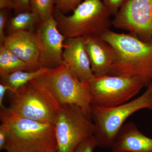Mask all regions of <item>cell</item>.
Segmentation results:
<instances>
[{"mask_svg":"<svg viewBox=\"0 0 152 152\" xmlns=\"http://www.w3.org/2000/svg\"><path fill=\"white\" fill-rule=\"evenodd\" d=\"M8 137V132L7 127L3 124L0 125V150H4Z\"/></svg>","mask_w":152,"mask_h":152,"instance_id":"603a6c76","label":"cell"},{"mask_svg":"<svg viewBox=\"0 0 152 152\" xmlns=\"http://www.w3.org/2000/svg\"><path fill=\"white\" fill-rule=\"evenodd\" d=\"M111 15L102 0H85L71 15H65L55 7L53 13L59 30L66 39L102 37L111 26Z\"/></svg>","mask_w":152,"mask_h":152,"instance_id":"3957f363","label":"cell"},{"mask_svg":"<svg viewBox=\"0 0 152 152\" xmlns=\"http://www.w3.org/2000/svg\"><path fill=\"white\" fill-rule=\"evenodd\" d=\"M40 22V19L37 14L31 11L22 12L11 19L9 31L10 34L21 31L32 32L35 26Z\"/></svg>","mask_w":152,"mask_h":152,"instance_id":"e0dca14e","label":"cell"},{"mask_svg":"<svg viewBox=\"0 0 152 152\" xmlns=\"http://www.w3.org/2000/svg\"><path fill=\"white\" fill-rule=\"evenodd\" d=\"M3 45L26 64L29 71L42 67L37 41L32 32L21 31L11 33L6 36Z\"/></svg>","mask_w":152,"mask_h":152,"instance_id":"7c38bea8","label":"cell"},{"mask_svg":"<svg viewBox=\"0 0 152 152\" xmlns=\"http://www.w3.org/2000/svg\"><path fill=\"white\" fill-rule=\"evenodd\" d=\"M29 71L26 64L4 46H0L1 77L18 71Z\"/></svg>","mask_w":152,"mask_h":152,"instance_id":"2e32d148","label":"cell"},{"mask_svg":"<svg viewBox=\"0 0 152 152\" xmlns=\"http://www.w3.org/2000/svg\"><path fill=\"white\" fill-rule=\"evenodd\" d=\"M115 49L118 58L108 74L137 79L148 87L152 82V41L147 42L130 34L110 30L101 37Z\"/></svg>","mask_w":152,"mask_h":152,"instance_id":"6da1fadb","label":"cell"},{"mask_svg":"<svg viewBox=\"0 0 152 152\" xmlns=\"http://www.w3.org/2000/svg\"><path fill=\"white\" fill-rule=\"evenodd\" d=\"M61 107L46 89L31 81L12 93L9 108L23 118L54 124Z\"/></svg>","mask_w":152,"mask_h":152,"instance_id":"8992f818","label":"cell"},{"mask_svg":"<svg viewBox=\"0 0 152 152\" xmlns=\"http://www.w3.org/2000/svg\"><path fill=\"white\" fill-rule=\"evenodd\" d=\"M110 149L112 152H152V138L142 134L134 123H126Z\"/></svg>","mask_w":152,"mask_h":152,"instance_id":"5bb4252c","label":"cell"},{"mask_svg":"<svg viewBox=\"0 0 152 152\" xmlns=\"http://www.w3.org/2000/svg\"><path fill=\"white\" fill-rule=\"evenodd\" d=\"M32 81L46 89L60 106L76 105L91 119V98L89 83L79 80L64 63L56 68L48 69Z\"/></svg>","mask_w":152,"mask_h":152,"instance_id":"5b68a950","label":"cell"},{"mask_svg":"<svg viewBox=\"0 0 152 152\" xmlns=\"http://www.w3.org/2000/svg\"><path fill=\"white\" fill-rule=\"evenodd\" d=\"M55 3V0H30V10L45 21L53 16Z\"/></svg>","mask_w":152,"mask_h":152,"instance_id":"ac0fdd59","label":"cell"},{"mask_svg":"<svg viewBox=\"0 0 152 152\" xmlns=\"http://www.w3.org/2000/svg\"><path fill=\"white\" fill-rule=\"evenodd\" d=\"M8 13L6 9H2L0 10V45H3L5 39L4 29L6 22L7 19Z\"/></svg>","mask_w":152,"mask_h":152,"instance_id":"7402d4cb","label":"cell"},{"mask_svg":"<svg viewBox=\"0 0 152 152\" xmlns=\"http://www.w3.org/2000/svg\"><path fill=\"white\" fill-rule=\"evenodd\" d=\"M0 119L8 132L7 152H57L54 124L23 118L6 107L1 109Z\"/></svg>","mask_w":152,"mask_h":152,"instance_id":"7a4b0ae2","label":"cell"},{"mask_svg":"<svg viewBox=\"0 0 152 152\" xmlns=\"http://www.w3.org/2000/svg\"><path fill=\"white\" fill-rule=\"evenodd\" d=\"M91 105L111 107L135 96L145 87L137 79L121 76H95L89 82Z\"/></svg>","mask_w":152,"mask_h":152,"instance_id":"ba28073f","label":"cell"},{"mask_svg":"<svg viewBox=\"0 0 152 152\" xmlns=\"http://www.w3.org/2000/svg\"></svg>","mask_w":152,"mask_h":152,"instance_id":"4316f807","label":"cell"},{"mask_svg":"<svg viewBox=\"0 0 152 152\" xmlns=\"http://www.w3.org/2000/svg\"><path fill=\"white\" fill-rule=\"evenodd\" d=\"M48 68L42 67L36 70L18 71L1 77V83L11 88L12 93H15L20 88L45 73Z\"/></svg>","mask_w":152,"mask_h":152,"instance_id":"9a60e30c","label":"cell"},{"mask_svg":"<svg viewBox=\"0 0 152 152\" xmlns=\"http://www.w3.org/2000/svg\"><path fill=\"white\" fill-rule=\"evenodd\" d=\"M7 91H11V88L6 85L1 83L0 84V107L1 109H3L5 107L3 104V101H4V97L6 92Z\"/></svg>","mask_w":152,"mask_h":152,"instance_id":"484cf974","label":"cell"},{"mask_svg":"<svg viewBox=\"0 0 152 152\" xmlns=\"http://www.w3.org/2000/svg\"><path fill=\"white\" fill-rule=\"evenodd\" d=\"M152 110V82L142 95L122 104L104 107L91 106V119L98 147L111 149L120 129L132 114L142 109Z\"/></svg>","mask_w":152,"mask_h":152,"instance_id":"277c9868","label":"cell"},{"mask_svg":"<svg viewBox=\"0 0 152 152\" xmlns=\"http://www.w3.org/2000/svg\"><path fill=\"white\" fill-rule=\"evenodd\" d=\"M97 147V143L93 135L81 143L75 152H94L95 148Z\"/></svg>","mask_w":152,"mask_h":152,"instance_id":"ffe728a7","label":"cell"},{"mask_svg":"<svg viewBox=\"0 0 152 152\" xmlns=\"http://www.w3.org/2000/svg\"><path fill=\"white\" fill-rule=\"evenodd\" d=\"M35 35L39 49L41 67L53 69L62 64L66 38L59 30L53 16L39 24Z\"/></svg>","mask_w":152,"mask_h":152,"instance_id":"30bf717a","label":"cell"},{"mask_svg":"<svg viewBox=\"0 0 152 152\" xmlns=\"http://www.w3.org/2000/svg\"><path fill=\"white\" fill-rule=\"evenodd\" d=\"M112 25L144 42H152V0H124Z\"/></svg>","mask_w":152,"mask_h":152,"instance_id":"9c48e42d","label":"cell"},{"mask_svg":"<svg viewBox=\"0 0 152 152\" xmlns=\"http://www.w3.org/2000/svg\"><path fill=\"white\" fill-rule=\"evenodd\" d=\"M82 0H55V8L65 14L73 11L81 3Z\"/></svg>","mask_w":152,"mask_h":152,"instance_id":"d6986e66","label":"cell"},{"mask_svg":"<svg viewBox=\"0 0 152 152\" xmlns=\"http://www.w3.org/2000/svg\"><path fill=\"white\" fill-rule=\"evenodd\" d=\"M63 57L64 64L80 81L89 83L94 77L86 51L84 37L66 39Z\"/></svg>","mask_w":152,"mask_h":152,"instance_id":"8fae6325","label":"cell"},{"mask_svg":"<svg viewBox=\"0 0 152 152\" xmlns=\"http://www.w3.org/2000/svg\"><path fill=\"white\" fill-rule=\"evenodd\" d=\"M30 0H15V10L19 13L30 10Z\"/></svg>","mask_w":152,"mask_h":152,"instance_id":"cb8c5ba5","label":"cell"},{"mask_svg":"<svg viewBox=\"0 0 152 152\" xmlns=\"http://www.w3.org/2000/svg\"><path fill=\"white\" fill-rule=\"evenodd\" d=\"M85 47L95 76L108 75L118 58L115 49L99 36L85 37Z\"/></svg>","mask_w":152,"mask_h":152,"instance_id":"4fadbf2b","label":"cell"},{"mask_svg":"<svg viewBox=\"0 0 152 152\" xmlns=\"http://www.w3.org/2000/svg\"><path fill=\"white\" fill-rule=\"evenodd\" d=\"M54 125L57 152H75L94 133V123L76 105L61 106Z\"/></svg>","mask_w":152,"mask_h":152,"instance_id":"52a82bcc","label":"cell"},{"mask_svg":"<svg viewBox=\"0 0 152 152\" xmlns=\"http://www.w3.org/2000/svg\"><path fill=\"white\" fill-rule=\"evenodd\" d=\"M16 6L15 0H0V10L14 9L15 10Z\"/></svg>","mask_w":152,"mask_h":152,"instance_id":"d4e9b609","label":"cell"},{"mask_svg":"<svg viewBox=\"0 0 152 152\" xmlns=\"http://www.w3.org/2000/svg\"><path fill=\"white\" fill-rule=\"evenodd\" d=\"M124 0H102L112 15H115Z\"/></svg>","mask_w":152,"mask_h":152,"instance_id":"44dd1931","label":"cell"}]
</instances>
